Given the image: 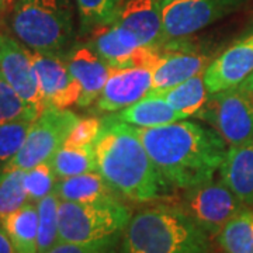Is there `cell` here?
<instances>
[{
    "label": "cell",
    "mask_w": 253,
    "mask_h": 253,
    "mask_svg": "<svg viewBox=\"0 0 253 253\" xmlns=\"http://www.w3.org/2000/svg\"><path fill=\"white\" fill-rule=\"evenodd\" d=\"M134 129L163 183L180 189L212 180L228 151L217 131L184 120L155 128L134 126Z\"/></svg>",
    "instance_id": "6da1fadb"
},
{
    "label": "cell",
    "mask_w": 253,
    "mask_h": 253,
    "mask_svg": "<svg viewBox=\"0 0 253 253\" xmlns=\"http://www.w3.org/2000/svg\"><path fill=\"white\" fill-rule=\"evenodd\" d=\"M97 172L126 199L145 203L161 193L165 183L134 126L107 120L94 142Z\"/></svg>",
    "instance_id": "7a4b0ae2"
},
{
    "label": "cell",
    "mask_w": 253,
    "mask_h": 253,
    "mask_svg": "<svg viewBox=\"0 0 253 253\" xmlns=\"http://www.w3.org/2000/svg\"><path fill=\"white\" fill-rule=\"evenodd\" d=\"M207 232L183 211L154 207L131 217L124 229L123 253H206Z\"/></svg>",
    "instance_id": "3957f363"
},
{
    "label": "cell",
    "mask_w": 253,
    "mask_h": 253,
    "mask_svg": "<svg viewBox=\"0 0 253 253\" xmlns=\"http://www.w3.org/2000/svg\"><path fill=\"white\" fill-rule=\"evenodd\" d=\"M131 219V211L118 199L96 203H59L58 242L94 246L113 245Z\"/></svg>",
    "instance_id": "277c9868"
},
{
    "label": "cell",
    "mask_w": 253,
    "mask_h": 253,
    "mask_svg": "<svg viewBox=\"0 0 253 253\" xmlns=\"http://www.w3.org/2000/svg\"><path fill=\"white\" fill-rule=\"evenodd\" d=\"M10 24L23 44L41 54H59L73 31L68 0H18Z\"/></svg>",
    "instance_id": "5b68a950"
},
{
    "label": "cell",
    "mask_w": 253,
    "mask_h": 253,
    "mask_svg": "<svg viewBox=\"0 0 253 253\" xmlns=\"http://www.w3.org/2000/svg\"><path fill=\"white\" fill-rule=\"evenodd\" d=\"M199 116L215 128L229 146L253 141V89L241 83L210 94Z\"/></svg>",
    "instance_id": "8992f818"
},
{
    "label": "cell",
    "mask_w": 253,
    "mask_h": 253,
    "mask_svg": "<svg viewBox=\"0 0 253 253\" xmlns=\"http://www.w3.org/2000/svg\"><path fill=\"white\" fill-rule=\"evenodd\" d=\"M81 118L68 109L46 107L33 121L26 141L6 170H28L37 165L49 162L61 149ZM4 170V172H6Z\"/></svg>",
    "instance_id": "52a82bcc"
},
{
    "label": "cell",
    "mask_w": 253,
    "mask_h": 253,
    "mask_svg": "<svg viewBox=\"0 0 253 253\" xmlns=\"http://www.w3.org/2000/svg\"><path fill=\"white\" fill-rule=\"evenodd\" d=\"M207 234L218 235L244 211V203L221 181L210 180L187 189L181 208Z\"/></svg>",
    "instance_id": "ba28073f"
},
{
    "label": "cell",
    "mask_w": 253,
    "mask_h": 253,
    "mask_svg": "<svg viewBox=\"0 0 253 253\" xmlns=\"http://www.w3.org/2000/svg\"><path fill=\"white\" fill-rule=\"evenodd\" d=\"M245 0H162L163 38L194 34L241 7Z\"/></svg>",
    "instance_id": "9c48e42d"
},
{
    "label": "cell",
    "mask_w": 253,
    "mask_h": 253,
    "mask_svg": "<svg viewBox=\"0 0 253 253\" xmlns=\"http://www.w3.org/2000/svg\"><path fill=\"white\" fill-rule=\"evenodd\" d=\"M90 46L113 69H154L161 59L159 46H142L132 33L120 27L117 23L97 27Z\"/></svg>",
    "instance_id": "30bf717a"
},
{
    "label": "cell",
    "mask_w": 253,
    "mask_h": 253,
    "mask_svg": "<svg viewBox=\"0 0 253 253\" xmlns=\"http://www.w3.org/2000/svg\"><path fill=\"white\" fill-rule=\"evenodd\" d=\"M0 73L18 96L40 113L44 110L34 55L21 41L0 33Z\"/></svg>",
    "instance_id": "8fae6325"
},
{
    "label": "cell",
    "mask_w": 253,
    "mask_h": 253,
    "mask_svg": "<svg viewBox=\"0 0 253 253\" xmlns=\"http://www.w3.org/2000/svg\"><path fill=\"white\" fill-rule=\"evenodd\" d=\"M44 109H68L78 104L82 87L73 78L66 61L58 54L33 52Z\"/></svg>",
    "instance_id": "7c38bea8"
},
{
    "label": "cell",
    "mask_w": 253,
    "mask_h": 253,
    "mask_svg": "<svg viewBox=\"0 0 253 253\" xmlns=\"http://www.w3.org/2000/svg\"><path fill=\"white\" fill-rule=\"evenodd\" d=\"M253 73V33L239 40L210 63L204 81L210 94L244 83Z\"/></svg>",
    "instance_id": "4fadbf2b"
},
{
    "label": "cell",
    "mask_w": 253,
    "mask_h": 253,
    "mask_svg": "<svg viewBox=\"0 0 253 253\" xmlns=\"http://www.w3.org/2000/svg\"><path fill=\"white\" fill-rule=\"evenodd\" d=\"M152 90V69L124 68L111 69L106 86L97 99L100 111H121L139 100L145 99Z\"/></svg>",
    "instance_id": "5bb4252c"
},
{
    "label": "cell",
    "mask_w": 253,
    "mask_h": 253,
    "mask_svg": "<svg viewBox=\"0 0 253 253\" xmlns=\"http://www.w3.org/2000/svg\"><path fill=\"white\" fill-rule=\"evenodd\" d=\"M114 23L132 33L142 46H159L165 41L162 0H126Z\"/></svg>",
    "instance_id": "9a60e30c"
},
{
    "label": "cell",
    "mask_w": 253,
    "mask_h": 253,
    "mask_svg": "<svg viewBox=\"0 0 253 253\" xmlns=\"http://www.w3.org/2000/svg\"><path fill=\"white\" fill-rule=\"evenodd\" d=\"M66 65L82 87L78 106L87 107L97 101L111 69L90 45H78L66 56Z\"/></svg>",
    "instance_id": "2e32d148"
},
{
    "label": "cell",
    "mask_w": 253,
    "mask_h": 253,
    "mask_svg": "<svg viewBox=\"0 0 253 253\" xmlns=\"http://www.w3.org/2000/svg\"><path fill=\"white\" fill-rule=\"evenodd\" d=\"M208 66V58L189 51L161 52V59L152 69V90L148 96L169 90L190 78L204 72Z\"/></svg>",
    "instance_id": "e0dca14e"
},
{
    "label": "cell",
    "mask_w": 253,
    "mask_h": 253,
    "mask_svg": "<svg viewBox=\"0 0 253 253\" xmlns=\"http://www.w3.org/2000/svg\"><path fill=\"white\" fill-rule=\"evenodd\" d=\"M219 173L222 183L238 199L253 206V141L229 146Z\"/></svg>",
    "instance_id": "ac0fdd59"
},
{
    "label": "cell",
    "mask_w": 253,
    "mask_h": 253,
    "mask_svg": "<svg viewBox=\"0 0 253 253\" xmlns=\"http://www.w3.org/2000/svg\"><path fill=\"white\" fill-rule=\"evenodd\" d=\"M114 118L138 128H155L172 124L186 117L173 109L163 97L146 96L135 104L121 110Z\"/></svg>",
    "instance_id": "d6986e66"
},
{
    "label": "cell",
    "mask_w": 253,
    "mask_h": 253,
    "mask_svg": "<svg viewBox=\"0 0 253 253\" xmlns=\"http://www.w3.org/2000/svg\"><path fill=\"white\" fill-rule=\"evenodd\" d=\"M55 191L62 201L71 203H96L117 199L116 190L99 172L59 179L56 181Z\"/></svg>",
    "instance_id": "ffe728a7"
},
{
    "label": "cell",
    "mask_w": 253,
    "mask_h": 253,
    "mask_svg": "<svg viewBox=\"0 0 253 253\" xmlns=\"http://www.w3.org/2000/svg\"><path fill=\"white\" fill-rule=\"evenodd\" d=\"M1 224L17 253H38V210L36 203L27 201L16 212L4 218Z\"/></svg>",
    "instance_id": "44dd1931"
},
{
    "label": "cell",
    "mask_w": 253,
    "mask_h": 253,
    "mask_svg": "<svg viewBox=\"0 0 253 253\" xmlns=\"http://www.w3.org/2000/svg\"><path fill=\"white\" fill-rule=\"evenodd\" d=\"M204 72H200L199 75L190 78L189 81L183 82L181 84H177L169 90L152 96L163 97L173 109L177 110L186 118L199 114L210 97V91L204 81Z\"/></svg>",
    "instance_id": "7402d4cb"
},
{
    "label": "cell",
    "mask_w": 253,
    "mask_h": 253,
    "mask_svg": "<svg viewBox=\"0 0 253 253\" xmlns=\"http://www.w3.org/2000/svg\"><path fill=\"white\" fill-rule=\"evenodd\" d=\"M49 165L56 174L58 180L84 174V173L97 172L94 145H84V146L63 145L51 158Z\"/></svg>",
    "instance_id": "603a6c76"
},
{
    "label": "cell",
    "mask_w": 253,
    "mask_h": 253,
    "mask_svg": "<svg viewBox=\"0 0 253 253\" xmlns=\"http://www.w3.org/2000/svg\"><path fill=\"white\" fill-rule=\"evenodd\" d=\"M226 253H253V211L244 210L218 234Z\"/></svg>",
    "instance_id": "cb8c5ba5"
},
{
    "label": "cell",
    "mask_w": 253,
    "mask_h": 253,
    "mask_svg": "<svg viewBox=\"0 0 253 253\" xmlns=\"http://www.w3.org/2000/svg\"><path fill=\"white\" fill-rule=\"evenodd\" d=\"M59 203L56 191L37 203L38 210V253H48L58 244V212Z\"/></svg>",
    "instance_id": "d4e9b609"
},
{
    "label": "cell",
    "mask_w": 253,
    "mask_h": 253,
    "mask_svg": "<svg viewBox=\"0 0 253 253\" xmlns=\"http://www.w3.org/2000/svg\"><path fill=\"white\" fill-rule=\"evenodd\" d=\"M24 170L11 169L1 173L0 177V221L16 212L28 201L23 184Z\"/></svg>",
    "instance_id": "484cf974"
},
{
    "label": "cell",
    "mask_w": 253,
    "mask_h": 253,
    "mask_svg": "<svg viewBox=\"0 0 253 253\" xmlns=\"http://www.w3.org/2000/svg\"><path fill=\"white\" fill-rule=\"evenodd\" d=\"M40 111L23 100L0 73V124L10 121H34Z\"/></svg>",
    "instance_id": "4316f807"
},
{
    "label": "cell",
    "mask_w": 253,
    "mask_h": 253,
    "mask_svg": "<svg viewBox=\"0 0 253 253\" xmlns=\"http://www.w3.org/2000/svg\"><path fill=\"white\" fill-rule=\"evenodd\" d=\"M33 121H10L0 124V173H3L17 156L26 141Z\"/></svg>",
    "instance_id": "83f0119b"
},
{
    "label": "cell",
    "mask_w": 253,
    "mask_h": 253,
    "mask_svg": "<svg viewBox=\"0 0 253 253\" xmlns=\"http://www.w3.org/2000/svg\"><path fill=\"white\" fill-rule=\"evenodd\" d=\"M83 27H100L114 23L121 10V0H76Z\"/></svg>",
    "instance_id": "f1b7e54d"
},
{
    "label": "cell",
    "mask_w": 253,
    "mask_h": 253,
    "mask_svg": "<svg viewBox=\"0 0 253 253\" xmlns=\"http://www.w3.org/2000/svg\"><path fill=\"white\" fill-rule=\"evenodd\" d=\"M58 177L52 170L49 162L37 165L23 174V184L27 193L28 201L38 203L55 190Z\"/></svg>",
    "instance_id": "f546056e"
},
{
    "label": "cell",
    "mask_w": 253,
    "mask_h": 253,
    "mask_svg": "<svg viewBox=\"0 0 253 253\" xmlns=\"http://www.w3.org/2000/svg\"><path fill=\"white\" fill-rule=\"evenodd\" d=\"M101 126L103 123L97 118H81L71 131L65 145H72V146L94 145L101 131Z\"/></svg>",
    "instance_id": "4dcf8cb0"
},
{
    "label": "cell",
    "mask_w": 253,
    "mask_h": 253,
    "mask_svg": "<svg viewBox=\"0 0 253 253\" xmlns=\"http://www.w3.org/2000/svg\"><path fill=\"white\" fill-rule=\"evenodd\" d=\"M48 253H113L111 245H94V246H81V245L63 244L58 242Z\"/></svg>",
    "instance_id": "1f68e13d"
},
{
    "label": "cell",
    "mask_w": 253,
    "mask_h": 253,
    "mask_svg": "<svg viewBox=\"0 0 253 253\" xmlns=\"http://www.w3.org/2000/svg\"><path fill=\"white\" fill-rule=\"evenodd\" d=\"M0 253H17L14 245L10 241L4 226L1 224V221H0Z\"/></svg>",
    "instance_id": "d6a6232c"
},
{
    "label": "cell",
    "mask_w": 253,
    "mask_h": 253,
    "mask_svg": "<svg viewBox=\"0 0 253 253\" xmlns=\"http://www.w3.org/2000/svg\"><path fill=\"white\" fill-rule=\"evenodd\" d=\"M18 0H0V14L6 13L7 10L13 9Z\"/></svg>",
    "instance_id": "836d02e7"
},
{
    "label": "cell",
    "mask_w": 253,
    "mask_h": 253,
    "mask_svg": "<svg viewBox=\"0 0 253 253\" xmlns=\"http://www.w3.org/2000/svg\"><path fill=\"white\" fill-rule=\"evenodd\" d=\"M244 83L246 84V86H249L251 89H253V73L251 75V76H249V78H248V79H246V81L244 82Z\"/></svg>",
    "instance_id": "e575fe53"
},
{
    "label": "cell",
    "mask_w": 253,
    "mask_h": 253,
    "mask_svg": "<svg viewBox=\"0 0 253 253\" xmlns=\"http://www.w3.org/2000/svg\"><path fill=\"white\" fill-rule=\"evenodd\" d=\"M0 177H1V173H0Z\"/></svg>",
    "instance_id": "d590c367"
}]
</instances>
